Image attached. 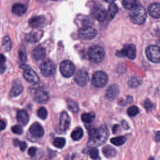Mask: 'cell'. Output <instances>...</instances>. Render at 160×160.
<instances>
[{
    "label": "cell",
    "instance_id": "cell-40",
    "mask_svg": "<svg viewBox=\"0 0 160 160\" xmlns=\"http://www.w3.org/2000/svg\"><path fill=\"white\" fill-rule=\"evenodd\" d=\"M144 107L147 111H149L151 109H152V108L153 107V104L149 99H146L144 102Z\"/></svg>",
    "mask_w": 160,
    "mask_h": 160
},
{
    "label": "cell",
    "instance_id": "cell-22",
    "mask_svg": "<svg viewBox=\"0 0 160 160\" xmlns=\"http://www.w3.org/2000/svg\"><path fill=\"white\" fill-rule=\"evenodd\" d=\"M33 58L36 60H40L43 59L46 56V50L44 47L38 46L34 48L32 52Z\"/></svg>",
    "mask_w": 160,
    "mask_h": 160
},
{
    "label": "cell",
    "instance_id": "cell-31",
    "mask_svg": "<svg viewBox=\"0 0 160 160\" xmlns=\"http://www.w3.org/2000/svg\"><path fill=\"white\" fill-rule=\"evenodd\" d=\"M126 138L125 136H118V137L111 138L110 141L113 144L119 146L122 145L126 142Z\"/></svg>",
    "mask_w": 160,
    "mask_h": 160
},
{
    "label": "cell",
    "instance_id": "cell-21",
    "mask_svg": "<svg viewBox=\"0 0 160 160\" xmlns=\"http://www.w3.org/2000/svg\"><path fill=\"white\" fill-rule=\"evenodd\" d=\"M42 34H41L40 31H32L26 34L25 39L26 41L29 42L34 43L39 40Z\"/></svg>",
    "mask_w": 160,
    "mask_h": 160
},
{
    "label": "cell",
    "instance_id": "cell-29",
    "mask_svg": "<svg viewBox=\"0 0 160 160\" xmlns=\"http://www.w3.org/2000/svg\"><path fill=\"white\" fill-rule=\"evenodd\" d=\"M12 41L11 40V38L8 36H6L3 38L2 39V46L4 48L6 51H11L12 48Z\"/></svg>",
    "mask_w": 160,
    "mask_h": 160
},
{
    "label": "cell",
    "instance_id": "cell-34",
    "mask_svg": "<svg viewBox=\"0 0 160 160\" xmlns=\"http://www.w3.org/2000/svg\"><path fill=\"white\" fill-rule=\"evenodd\" d=\"M37 114L41 119H45L48 116V111L44 107H41L37 111Z\"/></svg>",
    "mask_w": 160,
    "mask_h": 160
},
{
    "label": "cell",
    "instance_id": "cell-26",
    "mask_svg": "<svg viewBox=\"0 0 160 160\" xmlns=\"http://www.w3.org/2000/svg\"><path fill=\"white\" fill-rule=\"evenodd\" d=\"M83 136V130L81 127H78L75 128L71 132V136L72 139L75 141L79 140Z\"/></svg>",
    "mask_w": 160,
    "mask_h": 160
},
{
    "label": "cell",
    "instance_id": "cell-11",
    "mask_svg": "<svg viewBox=\"0 0 160 160\" xmlns=\"http://www.w3.org/2000/svg\"><path fill=\"white\" fill-rule=\"evenodd\" d=\"M74 81L80 86H86L89 81L88 72L83 69L78 70L74 76Z\"/></svg>",
    "mask_w": 160,
    "mask_h": 160
},
{
    "label": "cell",
    "instance_id": "cell-47",
    "mask_svg": "<svg viewBox=\"0 0 160 160\" xmlns=\"http://www.w3.org/2000/svg\"><path fill=\"white\" fill-rule=\"evenodd\" d=\"M104 1L107 2H114L116 0H104Z\"/></svg>",
    "mask_w": 160,
    "mask_h": 160
},
{
    "label": "cell",
    "instance_id": "cell-24",
    "mask_svg": "<svg viewBox=\"0 0 160 160\" xmlns=\"http://www.w3.org/2000/svg\"><path fill=\"white\" fill-rule=\"evenodd\" d=\"M102 151V153L104 154V155L106 158H113L116 155V149L109 145H107V146H105L104 147H103Z\"/></svg>",
    "mask_w": 160,
    "mask_h": 160
},
{
    "label": "cell",
    "instance_id": "cell-5",
    "mask_svg": "<svg viewBox=\"0 0 160 160\" xmlns=\"http://www.w3.org/2000/svg\"><path fill=\"white\" fill-rule=\"evenodd\" d=\"M148 59L152 62H160V47L158 45H151L146 49Z\"/></svg>",
    "mask_w": 160,
    "mask_h": 160
},
{
    "label": "cell",
    "instance_id": "cell-4",
    "mask_svg": "<svg viewBox=\"0 0 160 160\" xmlns=\"http://www.w3.org/2000/svg\"><path fill=\"white\" fill-rule=\"evenodd\" d=\"M108 77L106 73L102 71L95 72L92 77V83L97 88H102L108 82Z\"/></svg>",
    "mask_w": 160,
    "mask_h": 160
},
{
    "label": "cell",
    "instance_id": "cell-45",
    "mask_svg": "<svg viewBox=\"0 0 160 160\" xmlns=\"http://www.w3.org/2000/svg\"><path fill=\"white\" fill-rule=\"evenodd\" d=\"M5 128H6L5 122L2 120L0 119V130H3L5 129Z\"/></svg>",
    "mask_w": 160,
    "mask_h": 160
},
{
    "label": "cell",
    "instance_id": "cell-16",
    "mask_svg": "<svg viewBox=\"0 0 160 160\" xmlns=\"http://www.w3.org/2000/svg\"><path fill=\"white\" fill-rule=\"evenodd\" d=\"M46 19L42 16H36L29 20V26L33 28H41L45 24Z\"/></svg>",
    "mask_w": 160,
    "mask_h": 160
},
{
    "label": "cell",
    "instance_id": "cell-28",
    "mask_svg": "<svg viewBox=\"0 0 160 160\" xmlns=\"http://www.w3.org/2000/svg\"><path fill=\"white\" fill-rule=\"evenodd\" d=\"M67 106L68 109L72 112L76 113L79 111V106L77 102L71 99L67 100Z\"/></svg>",
    "mask_w": 160,
    "mask_h": 160
},
{
    "label": "cell",
    "instance_id": "cell-10",
    "mask_svg": "<svg viewBox=\"0 0 160 160\" xmlns=\"http://www.w3.org/2000/svg\"><path fill=\"white\" fill-rule=\"evenodd\" d=\"M96 30L89 26H83L79 30V36L82 39H92L96 36Z\"/></svg>",
    "mask_w": 160,
    "mask_h": 160
},
{
    "label": "cell",
    "instance_id": "cell-25",
    "mask_svg": "<svg viewBox=\"0 0 160 160\" xmlns=\"http://www.w3.org/2000/svg\"><path fill=\"white\" fill-rule=\"evenodd\" d=\"M139 2L137 0H122V5L125 9L131 10L134 7L138 6Z\"/></svg>",
    "mask_w": 160,
    "mask_h": 160
},
{
    "label": "cell",
    "instance_id": "cell-33",
    "mask_svg": "<svg viewBox=\"0 0 160 160\" xmlns=\"http://www.w3.org/2000/svg\"><path fill=\"white\" fill-rule=\"evenodd\" d=\"M52 144L55 147L58 148H62L66 144V140L64 138L58 137L54 139Z\"/></svg>",
    "mask_w": 160,
    "mask_h": 160
},
{
    "label": "cell",
    "instance_id": "cell-17",
    "mask_svg": "<svg viewBox=\"0 0 160 160\" xmlns=\"http://www.w3.org/2000/svg\"><path fill=\"white\" fill-rule=\"evenodd\" d=\"M23 91V86L19 79H15L12 82V89L9 92L11 97H16L19 96Z\"/></svg>",
    "mask_w": 160,
    "mask_h": 160
},
{
    "label": "cell",
    "instance_id": "cell-8",
    "mask_svg": "<svg viewBox=\"0 0 160 160\" xmlns=\"http://www.w3.org/2000/svg\"><path fill=\"white\" fill-rule=\"evenodd\" d=\"M41 74L46 77L52 76L56 71V65L51 60L47 59L44 61L40 65Z\"/></svg>",
    "mask_w": 160,
    "mask_h": 160
},
{
    "label": "cell",
    "instance_id": "cell-12",
    "mask_svg": "<svg viewBox=\"0 0 160 160\" xmlns=\"http://www.w3.org/2000/svg\"><path fill=\"white\" fill-rule=\"evenodd\" d=\"M32 97L36 102L40 104H45L49 100L48 94L46 91L39 89H37L34 91Z\"/></svg>",
    "mask_w": 160,
    "mask_h": 160
},
{
    "label": "cell",
    "instance_id": "cell-35",
    "mask_svg": "<svg viewBox=\"0 0 160 160\" xmlns=\"http://www.w3.org/2000/svg\"><path fill=\"white\" fill-rule=\"evenodd\" d=\"M19 58L20 60L22 62H26L27 59V55H26V48L24 46H21L19 48Z\"/></svg>",
    "mask_w": 160,
    "mask_h": 160
},
{
    "label": "cell",
    "instance_id": "cell-43",
    "mask_svg": "<svg viewBox=\"0 0 160 160\" xmlns=\"http://www.w3.org/2000/svg\"><path fill=\"white\" fill-rule=\"evenodd\" d=\"M121 125H122V128H123L124 129H129L128 123L125 120H122V121H121Z\"/></svg>",
    "mask_w": 160,
    "mask_h": 160
},
{
    "label": "cell",
    "instance_id": "cell-38",
    "mask_svg": "<svg viewBox=\"0 0 160 160\" xmlns=\"http://www.w3.org/2000/svg\"><path fill=\"white\" fill-rule=\"evenodd\" d=\"M89 154L92 159H96L99 156V151L96 148H92L89 151Z\"/></svg>",
    "mask_w": 160,
    "mask_h": 160
},
{
    "label": "cell",
    "instance_id": "cell-6",
    "mask_svg": "<svg viewBox=\"0 0 160 160\" xmlns=\"http://www.w3.org/2000/svg\"><path fill=\"white\" fill-rule=\"evenodd\" d=\"M20 68L24 70L23 76L27 81L32 83H37L39 82V79L38 74L30 66L23 64L20 66Z\"/></svg>",
    "mask_w": 160,
    "mask_h": 160
},
{
    "label": "cell",
    "instance_id": "cell-50",
    "mask_svg": "<svg viewBox=\"0 0 160 160\" xmlns=\"http://www.w3.org/2000/svg\"><path fill=\"white\" fill-rule=\"evenodd\" d=\"M157 42H158V44H159V47H160V39H159V40H158V41H157Z\"/></svg>",
    "mask_w": 160,
    "mask_h": 160
},
{
    "label": "cell",
    "instance_id": "cell-44",
    "mask_svg": "<svg viewBox=\"0 0 160 160\" xmlns=\"http://www.w3.org/2000/svg\"><path fill=\"white\" fill-rule=\"evenodd\" d=\"M155 139L156 141L159 142L160 141V131H158L156 132L155 134Z\"/></svg>",
    "mask_w": 160,
    "mask_h": 160
},
{
    "label": "cell",
    "instance_id": "cell-9",
    "mask_svg": "<svg viewBox=\"0 0 160 160\" xmlns=\"http://www.w3.org/2000/svg\"><path fill=\"white\" fill-rule=\"evenodd\" d=\"M116 55L119 57H127L129 59H134L136 57V48L133 44H126L123 48L116 52Z\"/></svg>",
    "mask_w": 160,
    "mask_h": 160
},
{
    "label": "cell",
    "instance_id": "cell-37",
    "mask_svg": "<svg viewBox=\"0 0 160 160\" xmlns=\"http://www.w3.org/2000/svg\"><path fill=\"white\" fill-rule=\"evenodd\" d=\"M13 142H14V146H18L22 151H24L27 147V144L25 141H19L18 139H14Z\"/></svg>",
    "mask_w": 160,
    "mask_h": 160
},
{
    "label": "cell",
    "instance_id": "cell-20",
    "mask_svg": "<svg viewBox=\"0 0 160 160\" xmlns=\"http://www.w3.org/2000/svg\"><path fill=\"white\" fill-rule=\"evenodd\" d=\"M148 12L151 16L154 18H160V4L158 2L152 3L148 8Z\"/></svg>",
    "mask_w": 160,
    "mask_h": 160
},
{
    "label": "cell",
    "instance_id": "cell-1",
    "mask_svg": "<svg viewBox=\"0 0 160 160\" xmlns=\"http://www.w3.org/2000/svg\"><path fill=\"white\" fill-rule=\"evenodd\" d=\"M108 129L103 125L98 128H91L89 130V140L87 142L88 147H96L104 144L108 138Z\"/></svg>",
    "mask_w": 160,
    "mask_h": 160
},
{
    "label": "cell",
    "instance_id": "cell-23",
    "mask_svg": "<svg viewBox=\"0 0 160 160\" xmlns=\"http://www.w3.org/2000/svg\"><path fill=\"white\" fill-rule=\"evenodd\" d=\"M12 11L13 14L16 16H21L25 14L26 11V7L25 5L20 3L14 4L12 7Z\"/></svg>",
    "mask_w": 160,
    "mask_h": 160
},
{
    "label": "cell",
    "instance_id": "cell-13",
    "mask_svg": "<svg viewBox=\"0 0 160 160\" xmlns=\"http://www.w3.org/2000/svg\"><path fill=\"white\" fill-rule=\"evenodd\" d=\"M71 119L68 114L63 111L61 113L59 118V129L61 132L66 131L70 125Z\"/></svg>",
    "mask_w": 160,
    "mask_h": 160
},
{
    "label": "cell",
    "instance_id": "cell-18",
    "mask_svg": "<svg viewBox=\"0 0 160 160\" xmlns=\"http://www.w3.org/2000/svg\"><path fill=\"white\" fill-rule=\"evenodd\" d=\"M119 92V89L116 84L110 85L106 91V98L109 100L114 99Z\"/></svg>",
    "mask_w": 160,
    "mask_h": 160
},
{
    "label": "cell",
    "instance_id": "cell-7",
    "mask_svg": "<svg viewBox=\"0 0 160 160\" xmlns=\"http://www.w3.org/2000/svg\"><path fill=\"white\" fill-rule=\"evenodd\" d=\"M59 71L64 77L69 78L74 73L75 66L71 61L64 60L60 64Z\"/></svg>",
    "mask_w": 160,
    "mask_h": 160
},
{
    "label": "cell",
    "instance_id": "cell-39",
    "mask_svg": "<svg viewBox=\"0 0 160 160\" xmlns=\"http://www.w3.org/2000/svg\"><path fill=\"white\" fill-rule=\"evenodd\" d=\"M11 130L12 131L15 133V134H21L22 133V131H23V129H22V128L21 125L19 124H18V125H14L13 126L12 128H11Z\"/></svg>",
    "mask_w": 160,
    "mask_h": 160
},
{
    "label": "cell",
    "instance_id": "cell-27",
    "mask_svg": "<svg viewBox=\"0 0 160 160\" xmlns=\"http://www.w3.org/2000/svg\"><path fill=\"white\" fill-rule=\"evenodd\" d=\"M118 11V8L114 3H112L109 5L108 12L107 14V16L109 19H112L114 17V16L116 14V13Z\"/></svg>",
    "mask_w": 160,
    "mask_h": 160
},
{
    "label": "cell",
    "instance_id": "cell-3",
    "mask_svg": "<svg viewBox=\"0 0 160 160\" xmlns=\"http://www.w3.org/2000/svg\"><path fill=\"white\" fill-rule=\"evenodd\" d=\"M88 56L91 62L99 63L104 59V51L101 46L94 45L89 48L88 51Z\"/></svg>",
    "mask_w": 160,
    "mask_h": 160
},
{
    "label": "cell",
    "instance_id": "cell-30",
    "mask_svg": "<svg viewBox=\"0 0 160 160\" xmlns=\"http://www.w3.org/2000/svg\"><path fill=\"white\" fill-rule=\"evenodd\" d=\"M95 118V114L94 112H88V113H83L81 115V119L85 123H89L93 121Z\"/></svg>",
    "mask_w": 160,
    "mask_h": 160
},
{
    "label": "cell",
    "instance_id": "cell-51",
    "mask_svg": "<svg viewBox=\"0 0 160 160\" xmlns=\"http://www.w3.org/2000/svg\"><path fill=\"white\" fill-rule=\"evenodd\" d=\"M53 1H59V0H53Z\"/></svg>",
    "mask_w": 160,
    "mask_h": 160
},
{
    "label": "cell",
    "instance_id": "cell-46",
    "mask_svg": "<svg viewBox=\"0 0 160 160\" xmlns=\"http://www.w3.org/2000/svg\"><path fill=\"white\" fill-rule=\"evenodd\" d=\"M118 128H119V126L117 125V124H115V125L113 126V128H112V132H113L114 133H116V131H117V129H118Z\"/></svg>",
    "mask_w": 160,
    "mask_h": 160
},
{
    "label": "cell",
    "instance_id": "cell-32",
    "mask_svg": "<svg viewBox=\"0 0 160 160\" xmlns=\"http://www.w3.org/2000/svg\"><path fill=\"white\" fill-rule=\"evenodd\" d=\"M128 83L130 87L136 88L141 84V79L138 76H132L128 81Z\"/></svg>",
    "mask_w": 160,
    "mask_h": 160
},
{
    "label": "cell",
    "instance_id": "cell-49",
    "mask_svg": "<svg viewBox=\"0 0 160 160\" xmlns=\"http://www.w3.org/2000/svg\"><path fill=\"white\" fill-rule=\"evenodd\" d=\"M148 160H154V158H152V157H150Z\"/></svg>",
    "mask_w": 160,
    "mask_h": 160
},
{
    "label": "cell",
    "instance_id": "cell-14",
    "mask_svg": "<svg viewBox=\"0 0 160 160\" xmlns=\"http://www.w3.org/2000/svg\"><path fill=\"white\" fill-rule=\"evenodd\" d=\"M91 14L93 18L99 21H104L107 16L106 11L103 8L98 6L93 7L91 11Z\"/></svg>",
    "mask_w": 160,
    "mask_h": 160
},
{
    "label": "cell",
    "instance_id": "cell-2",
    "mask_svg": "<svg viewBox=\"0 0 160 160\" xmlns=\"http://www.w3.org/2000/svg\"><path fill=\"white\" fill-rule=\"evenodd\" d=\"M131 21L136 24L144 23L146 18V11L144 8L141 4H138L132 9L129 13Z\"/></svg>",
    "mask_w": 160,
    "mask_h": 160
},
{
    "label": "cell",
    "instance_id": "cell-19",
    "mask_svg": "<svg viewBox=\"0 0 160 160\" xmlns=\"http://www.w3.org/2000/svg\"><path fill=\"white\" fill-rule=\"evenodd\" d=\"M16 118H17L18 122L22 126L26 125L29 122V115L28 112L23 109L19 110L18 111Z\"/></svg>",
    "mask_w": 160,
    "mask_h": 160
},
{
    "label": "cell",
    "instance_id": "cell-42",
    "mask_svg": "<svg viewBox=\"0 0 160 160\" xmlns=\"http://www.w3.org/2000/svg\"><path fill=\"white\" fill-rule=\"evenodd\" d=\"M36 150H37V149H36V148H34V147H31V148L29 149V150H28V154H29V156L33 157V156L35 155L36 152Z\"/></svg>",
    "mask_w": 160,
    "mask_h": 160
},
{
    "label": "cell",
    "instance_id": "cell-36",
    "mask_svg": "<svg viewBox=\"0 0 160 160\" xmlns=\"http://www.w3.org/2000/svg\"><path fill=\"white\" fill-rule=\"evenodd\" d=\"M138 112H139V109L136 106H131L127 110L128 114L131 117L135 116L138 114Z\"/></svg>",
    "mask_w": 160,
    "mask_h": 160
},
{
    "label": "cell",
    "instance_id": "cell-41",
    "mask_svg": "<svg viewBox=\"0 0 160 160\" xmlns=\"http://www.w3.org/2000/svg\"><path fill=\"white\" fill-rule=\"evenodd\" d=\"M5 62H6V58L3 54H0V68L6 67L5 66Z\"/></svg>",
    "mask_w": 160,
    "mask_h": 160
},
{
    "label": "cell",
    "instance_id": "cell-48",
    "mask_svg": "<svg viewBox=\"0 0 160 160\" xmlns=\"http://www.w3.org/2000/svg\"><path fill=\"white\" fill-rule=\"evenodd\" d=\"M36 1L39 2H45L46 0H36Z\"/></svg>",
    "mask_w": 160,
    "mask_h": 160
},
{
    "label": "cell",
    "instance_id": "cell-15",
    "mask_svg": "<svg viewBox=\"0 0 160 160\" xmlns=\"http://www.w3.org/2000/svg\"><path fill=\"white\" fill-rule=\"evenodd\" d=\"M30 134L34 138H39L43 136L44 134V130L42 126L38 122L33 123L29 128Z\"/></svg>",
    "mask_w": 160,
    "mask_h": 160
}]
</instances>
